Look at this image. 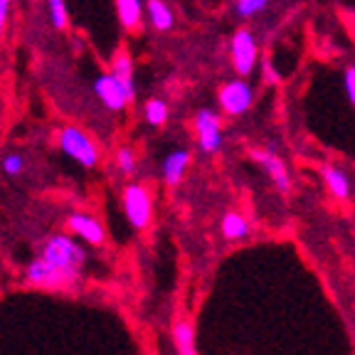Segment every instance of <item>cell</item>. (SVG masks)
Segmentation results:
<instances>
[{
    "instance_id": "obj_1",
    "label": "cell",
    "mask_w": 355,
    "mask_h": 355,
    "mask_svg": "<svg viewBox=\"0 0 355 355\" xmlns=\"http://www.w3.org/2000/svg\"><path fill=\"white\" fill-rule=\"evenodd\" d=\"M57 146L82 168H94L99 163V146L79 126H62L57 131Z\"/></svg>"
},
{
    "instance_id": "obj_2",
    "label": "cell",
    "mask_w": 355,
    "mask_h": 355,
    "mask_svg": "<svg viewBox=\"0 0 355 355\" xmlns=\"http://www.w3.org/2000/svg\"><path fill=\"white\" fill-rule=\"evenodd\" d=\"M28 284L40 288H52V291H64V288H72L79 279L77 269H64V266L52 264L50 259H35L33 264L28 266V274H25Z\"/></svg>"
},
{
    "instance_id": "obj_3",
    "label": "cell",
    "mask_w": 355,
    "mask_h": 355,
    "mask_svg": "<svg viewBox=\"0 0 355 355\" xmlns=\"http://www.w3.org/2000/svg\"><path fill=\"white\" fill-rule=\"evenodd\" d=\"M230 60L239 77H250L259 62V44L252 30L239 28L230 40Z\"/></svg>"
},
{
    "instance_id": "obj_4",
    "label": "cell",
    "mask_w": 355,
    "mask_h": 355,
    "mask_svg": "<svg viewBox=\"0 0 355 355\" xmlns=\"http://www.w3.org/2000/svg\"><path fill=\"white\" fill-rule=\"evenodd\" d=\"M217 104L222 114L227 116H242L254 106V89L244 79H232L217 89Z\"/></svg>"
},
{
    "instance_id": "obj_5",
    "label": "cell",
    "mask_w": 355,
    "mask_h": 355,
    "mask_svg": "<svg viewBox=\"0 0 355 355\" xmlns=\"http://www.w3.org/2000/svg\"><path fill=\"white\" fill-rule=\"evenodd\" d=\"M193 131L202 153H217L222 148V119L215 109H198L193 116Z\"/></svg>"
},
{
    "instance_id": "obj_6",
    "label": "cell",
    "mask_w": 355,
    "mask_h": 355,
    "mask_svg": "<svg viewBox=\"0 0 355 355\" xmlns=\"http://www.w3.org/2000/svg\"><path fill=\"white\" fill-rule=\"evenodd\" d=\"M123 210L136 230H144L153 217V198L150 190L141 183H131L123 190Z\"/></svg>"
},
{
    "instance_id": "obj_7",
    "label": "cell",
    "mask_w": 355,
    "mask_h": 355,
    "mask_svg": "<svg viewBox=\"0 0 355 355\" xmlns=\"http://www.w3.org/2000/svg\"><path fill=\"white\" fill-rule=\"evenodd\" d=\"M42 257L50 259L52 264L64 266V269H77V272L82 269L84 259H87L82 247L69 237H64V234H55V237L47 239L42 247Z\"/></svg>"
},
{
    "instance_id": "obj_8",
    "label": "cell",
    "mask_w": 355,
    "mask_h": 355,
    "mask_svg": "<svg viewBox=\"0 0 355 355\" xmlns=\"http://www.w3.org/2000/svg\"><path fill=\"white\" fill-rule=\"evenodd\" d=\"M94 94L109 111H123L131 104V96H128L126 87L111 72H104L94 79Z\"/></svg>"
},
{
    "instance_id": "obj_9",
    "label": "cell",
    "mask_w": 355,
    "mask_h": 355,
    "mask_svg": "<svg viewBox=\"0 0 355 355\" xmlns=\"http://www.w3.org/2000/svg\"><path fill=\"white\" fill-rule=\"evenodd\" d=\"M252 161L266 173V175L272 178V183L277 185L282 193H288L291 190V178H288V171L284 166V161L279 158L274 150H266V148H252L250 150Z\"/></svg>"
},
{
    "instance_id": "obj_10",
    "label": "cell",
    "mask_w": 355,
    "mask_h": 355,
    "mask_svg": "<svg viewBox=\"0 0 355 355\" xmlns=\"http://www.w3.org/2000/svg\"><path fill=\"white\" fill-rule=\"evenodd\" d=\"M67 225H69V230H72L77 237H82L84 242L94 244V247H101V244H104L106 234H104V227H101V222L96 220V217L84 215V212H74Z\"/></svg>"
},
{
    "instance_id": "obj_11",
    "label": "cell",
    "mask_w": 355,
    "mask_h": 355,
    "mask_svg": "<svg viewBox=\"0 0 355 355\" xmlns=\"http://www.w3.org/2000/svg\"><path fill=\"white\" fill-rule=\"evenodd\" d=\"M321 175H323V183H326V190L333 198L340 200V202H345L350 198V178L343 168L328 163V166L321 168Z\"/></svg>"
},
{
    "instance_id": "obj_12",
    "label": "cell",
    "mask_w": 355,
    "mask_h": 355,
    "mask_svg": "<svg viewBox=\"0 0 355 355\" xmlns=\"http://www.w3.org/2000/svg\"><path fill=\"white\" fill-rule=\"evenodd\" d=\"M114 6H116V17L121 22V28L128 33H139L146 15L144 3L141 0H114Z\"/></svg>"
},
{
    "instance_id": "obj_13",
    "label": "cell",
    "mask_w": 355,
    "mask_h": 355,
    "mask_svg": "<svg viewBox=\"0 0 355 355\" xmlns=\"http://www.w3.org/2000/svg\"><path fill=\"white\" fill-rule=\"evenodd\" d=\"M114 77L119 79V82L126 87L128 96H131V101L136 99V82H133V62H131V55H128L126 50H116L114 52V57H111V69H109Z\"/></svg>"
},
{
    "instance_id": "obj_14",
    "label": "cell",
    "mask_w": 355,
    "mask_h": 355,
    "mask_svg": "<svg viewBox=\"0 0 355 355\" xmlns=\"http://www.w3.org/2000/svg\"><path fill=\"white\" fill-rule=\"evenodd\" d=\"M188 166H190V150L175 148L173 153H168L166 161H163V180H166V185L180 183L185 171H188Z\"/></svg>"
},
{
    "instance_id": "obj_15",
    "label": "cell",
    "mask_w": 355,
    "mask_h": 355,
    "mask_svg": "<svg viewBox=\"0 0 355 355\" xmlns=\"http://www.w3.org/2000/svg\"><path fill=\"white\" fill-rule=\"evenodd\" d=\"M146 17H148L150 28L155 33H168L173 28V22H175L171 6L166 0H146Z\"/></svg>"
},
{
    "instance_id": "obj_16",
    "label": "cell",
    "mask_w": 355,
    "mask_h": 355,
    "mask_svg": "<svg viewBox=\"0 0 355 355\" xmlns=\"http://www.w3.org/2000/svg\"><path fill=\"white\" fill-rule=\"evenodd\" d=\"M173 340H175L178 355H198L195 350V331L190 321H178L173 326Z\"/></svg>"
},
{
    "instance_id": "obj_17",
    "label": "cell",
    "mask_w": 355,
    "mask_h": 355,
    "mask_svg": "<svg viewBox=\"0 0 355 355\" xmlns=\"http://www.w3.org/2000/svg\"><path fill=\"white\" fill-rule=\"evenodd\" d=\"M222 234L227 239H232V242L244 239L250 234V222H247L244 215H239V212H227V215L222 217Z\"/></svg>"
},
{
    "instance_id": "obj_18",
    "label": "cell",
    "mask_w": 355,
    "mask_h": 355,
    "mask_svg": "<svg viewBox=\"0 0 355 355\" xmlns=\"http://www.w3.org/2000/svg\"><path fill=\"white\" fill-rule=\"evenodd\" d=\"M168 104L163 99H158V96H153V99H148L146 101V106H144V116H146V121L150 123V126H163V123L168 121Z\"/></svg>"
},
{
    "instance_id": "obj_19",
    "label": "cell",
    "mask_w": 355,
    "mask_h": 355,
    "mask_svg": "<svg viewBox=\"0 0 355 355\" xmlns=\"http://www.w3.org/2000/svg\"><path fill=\"white\" fill-rule=\"evenodd\" d=\"M47 12H50V22L55 30L69 28V10L64 0H47Z\"/></svg>"
},
{
    "instance_id": "obj_20",
    "label": "cell",
    "mask_w": 355,
    "mask_h": 355,
    "mask_svg": "<svg viewBox=\"0 0 355 355\" xmlns=\"http://www.w3.org/2000/svg\"><path fill=\"white\" fill-rule=\"evenodd\" d=\"M269 8V0H237L234 3V12L242 20H250V17H257Z\"/></svg>"
},
{
    "instance_id": "obj_21",
    "label": "cell",
    "mask_w": 355,
    "mask_h": 355,
    "mask_svg": "<svg viewBox=\"0 0 355 355\" xmlns=\"http://www.w3.org/2000/svg\"><path fill=\"white\" fill-rule=\"evenodd\" d=\"M116 168L123 173V175H131V173L136 171V153H133L128 146H123V148L116 150Z\"/></svg>"
},
{
    "instance_id": "obj_22",
    "label": "cell",
    "mask_w": 355,
    "mask_h": 355,
    "mask_svg": "<svg viewBox=\"0 0 355 355\" xmlns=\"http://www.w3.org/2000/svg\"><path fill=\"white\" fill-rule=\"evenodd\" d=\"M343 87H345V96H348V101L355 106V64L345 67V72H343Z\"/></svg>"
},
{
    "instance_id": "obj_23",
    "label": "cell",
    "mask_w": 355,
    "mask_h": 355,
    "mask_svg": "<svg viewBox=\"0 0 355 355\" xmlns=\"http://www.w3.org/2000/svg\"><path fill=\"white\" fill-rule=\"evenodd\" d=\"M3 171L8 173V175H17V173L22 171V158L17 153H10L6 155V161H3Z\"/></svg>"
},
{
    "instance_id": "obj_24",
    "label": "cell",
    "mask_w": 355,
    "mask_h": 355,
    "mask_svg": "<svg viewBox=\"0 0 355 355\" xmlns=\"http://www.w3.org/2000/svg\"><path fill=\"white\" fill-rule=\"evenodd\" d=\"M10 6H12V0H0V40H3V35H6L8 15H10Z\"/></svg>"
},
{
    "instance_id": "obj_25",
    "label": "cell",
    "mask_w": 355,
    "mask_h": 355,
    "mask_svg": "<svg viewBox=\"0 0 355 355\" xmlns=\"http://www.w3.org/2000/svg\"><path fill=\"white\" fill-rule=\"evenodd\" d=\"M264 77H266V82H269V84H279V79H282L269 60H264Z\"/></svg>"
},
{
    "instance_id": "obj_26",
    "label": "cell",
    "mask_w": 355,
    "mask_h": 355,
    "mask_svg": "<svg viewBox=\"0 0 355 355\" xmlns=\"http://www.w3.org/2000/svg\"><path fill=\"white\" fill-rule=\"evenodd\" d=\"M28 3H37V0H28Z\"/></svg>"
}]
</instances>
